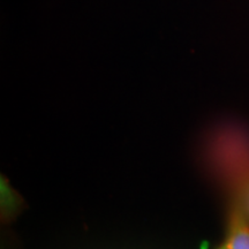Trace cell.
I'll return each mask as SVG.
<instances>
[{
	"mask_svg": "<svg viewBox=\"0 0 249 249\" xmlns=\"http://www.w3.org/2000/svg\"><path fill=\"white\" fill-rule=\"evenodd\" d=\"M217 249H249V219L238 200L232 208L226 239Z\"/></svg>",
	"mask_w": 249,
	"mask_h": 249,
	"instance_id": "6da1fadb",
	"label": "cell"
},
{
	"mask_svg": "<svg viewBox=\"0 0 249 249\" xmlns=\"http://www.w3.org/2000/svg\"><path fill=\"white\" fill-rule=\"evenodd\" d=\"M238 201L249 219V164L242 163L236 172Z\"/></svg>",
	"mask_w": 249,
	"mask_h": 249,
	"instance_id": "7a4b0ae2",
	"label": "cell"
}]
</instances>
